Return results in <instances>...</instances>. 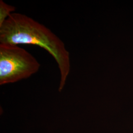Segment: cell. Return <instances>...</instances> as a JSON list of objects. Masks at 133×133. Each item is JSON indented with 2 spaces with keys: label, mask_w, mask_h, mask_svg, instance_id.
<instances>
[{
  "label": "cell",
  "mask_w": 133,
  "mask_h": 133,
  "mask_svg": "<svg viewBox=\"0 0 133 133\" xmlns=\"http://www.w3.org/2000/svg\"><path fill=\"white\" fill-rule=\"evenodd\" d=\"M15 10V7L8 5L3 0L0 1V26L8 19L12 12Z\"/></svg>",
  "instance_id": "3"
},
{
  "label": "cell",
  "mask_w": 133,
  "mask_h": 133,
  "mask_svg": "<svg viewBox=\"0 0 133 133\" xmlns=\"http://www.w3.org/2000/svg\"><path fill=\"white\" fill-rule=\"evenodd\" d=\"M41 64L18 45L0 44V85L30 77L38 71Z\"/></svg>",
  "instance_id": "2"
},
{
  "label": "cell",
  "mask_w": 133,
  "mask_h": 133,
  "mask_svg": "<svg viewBox=\"0 0 133 133\" xmlns=\"http://www.w3.org/2000/svg\"><path fill=\"white\" fill-rule=\"evenodd\" d=\"M0 43L37 45L46 50L57 63L60 74L58 90L62 91L70 72V55L65 44L50 29L26 15L12 13L0 26Z\"/></svg>",
  "instance_id": "1"
}]
</instances>
